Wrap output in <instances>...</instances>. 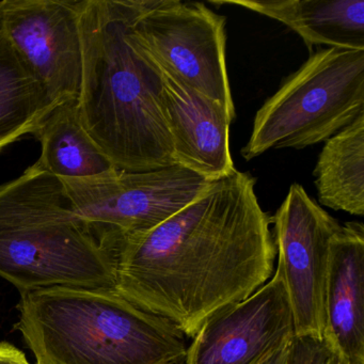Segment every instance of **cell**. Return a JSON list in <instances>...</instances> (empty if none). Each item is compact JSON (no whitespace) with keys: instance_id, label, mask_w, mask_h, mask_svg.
<instances>
[{"instance_id":"obj_12","label":"cell","mask_w":364,"mask_h":364,"mask_svg":"<svg viewBox=\"0 0 364 364\" xmlns=\"http://www.w3.org/2000/svg\"><path fill=\"white\" fill-rule=\"evenodd\" d=\"M323 336L348 364H364V225L349 221L332 238Z\"/></svg>"},{"instance_id":"obj_20","label":"cell","mask_w":364,"mask_h":364,"mask_svg":"<svg viewBox=\"0 0 364 364\" xmlns=\"http://www.w3.org/2000/svg\"><path fill=\"white\" fill-rule=\"evenodd\" d=\"M28 364H31V363H28Z\"/></svg>"},{"instance_id":"obj_1","label":"cell","mask_w":364,"mask_h":364,"mask_svg":"<svg viewBox=\"0 0 364 364\" xmlns=\"http://www.w3.org/2000/svg\"><path fill=\"white\" fill-rule=\"evenodd\" d=\"M257 180L234 170L150 231L116 250L114 291L193 338L215 313L237 304L272 276V217Z\"/></svg>"},{"instance_id":"obj_18","label":"cell","mask_w":364,"mask_h":364,"mask_svg":"<svg viewBox=\"0 0 364 364\" xmlns=\"http://www.w3.org/2000/svg\"><path fill=\"white\" fill-rule=\"evenodd\" d=\"M26 355L7 342H0V364H28Z\"/></svg>"},{"instance_id":"obj_2","label":"cell","mask_w":364,"mask_h":364,"mask_svg":"<svg viewBox=\"0 0 364 364\" xmlns=\"http://www.w3.org/2000/svg\"><path fill=\"white\" fill-rule=\"evenodd\" d=\"M146 0H82L80 121L116 166L144 172L176 165L161 106L163 74L133 31Z\"/></svg>"},{"instance_id":"obj_5","label":"cell","mask_w":364,"mask_h":364,"mask_svg":"<svg viewBox=\"0 0 364 364\" xmlns=\"http://www.w3.org/2000/svg\"><path fill=\"white\" fill-rule=\"evenodd\" d=\"M363 112L364 50H319L259 108L242 156L314 146Z\"/></svg>"},{"instance_id":"obj_11","label":"cell","mask_w":364,"mask_h":364,"mask_svg":"<svg viewBox=\"0 0 364 364\" xmlns=\"http://www.w3.org/2000/svg\"><path fill=\"white\" fill-rule=\"evenodd\" d=\"M163 74L161 106L176 165L210 182L235 170L230 151V125L235 120L217 102Z\"/></svg>"},{"instance_id":"obj_6","label":"cell","mask_w":364,"mask_h":364,"mask_svg":"<svg viewBox=\"0 0 364 364\" xmlns=\"http://www.w3.org/2000/svg\"><path fill=\"white\" fill-rule=\"evenodd\" d=\"M60 181L74 212L114 255L125 238L154 229L212 183L180 165Z\"/></svg>"},{"instance_id":"obj_9","label":"cell","mask_w":364,"mask_h":364,"mask_svg":"<svg viewBox=\"0 0 364 364\" xmlns=\"http://www.w3.org/2000/svg\"><path fill=\"white\" fill-rule=\"evenodd\" d=\"M82 0H3L0 28L54 106L78 101Z\"/></svg>"},{"instance_id":"obj_8","label":"cell","mask_w":364,"mask_h":364,"mask_svg":"<svg viewBox=\"0 0 364 364\" xmlns=\"http://www.w3.org/2000/svg\"><path fill=\"white\" fill-rule=\"evenodd\" d=\"M272 223L277 270L289 297L295 336H323L331 242L342 225L299 184L289 187Z\"/></svg>"},{"instance_id":"obj_7","label":"cell","mask_w":364,"mask_h":364,"mask_svg":"<svg viewBox=\"0 0 364 364\" xmlns=\"http://www.w3.org/2000/svg\"><path fill=\"white\" fill-rule=\"evenodd\" d=\"M227 20L205 4L146 0L134 35L164 73L217 102L236 118L228 74Z\"/></svg>"},{"instance_id":"obj_3","label":"cell","mask_w":364,"mask_h":364,"mask_svg":"<svg viewBox=\"0 0 364 364\" xmlns=\"http://www.w3.org/2000/svg\"><path fill=\"white\" fill-rule=\"evenodd\" d=\"M16 328L38 364H182L185 334L114 289L53 287L21 294Z\"/></svg>"},{"instance_id":"obj_4","label":"cell","mask_w":364,"mask_h":364,"mask_svg":"<svg viewBox=\"0 0 364 364\" xmlns=\"http://www.w3.org/2000/svg\"><path fill=\"white\" fill-rule=\"evenodd\" d=\"M116 255L74 212L39 161L0 184V277L21 294L53 287L114 289Z\"/></svg>"},{"instance_id":"obj_16","label":"cell","mask_w":364,"mask_h":364,"mask_svg":"<svg viewBox=\"0 0 364 364\" xmlns=\"http://www.w3.org/2000/svg\"><path fill=\"white\" fill-rule=\"evenodd\" d=\"M55 107L0 28V151L35 136Z\"/></svg>"},{"instance_id":"obj_19","label":"cell","mask_w":364,"mask_h":364,"mask_svg":"<svg viewBox=\"0 0 364 364\" xmlns=\"http://www.w3.org/2000/svg\"><path fill=\"white\" fill-rule=\"evenodd\" d=\"M291 344V343H289ZM289 344L276 351L261 364H287V355H289Z\"/></svg>"},{"instance_id":"obj_14","label":"cell","mask_w":364,"mask_h":364,"mask_svg":"<svg viewBox=\"0 0 364 364\" xmlns=\"http://www.w3.org/2000/svg\"><path fill=\"white\" fill-rule=\"evenodd\" d=\"M35 137L41 142L39 163L60 180L93 178L117 170L82 127L77 101L55 107Z\"/></svg>"},{"instance_id":"obj_13","label":"cell","mask_w":364,"mask_h":364,"mask_svg":"<svg viewBox=\"0 0 364 364\" xmlns=\"http://www.w3.org/2000/svg\"><path fill=\"white\" fill-rule=\"evenodd\" d=\"M235 5L274 18L301 37L309 50L327 46L364 50V0H235Z\"/></svg>"},{"instance_id":"obj_15","label":"cell","mask_w":364,"mask_h":364,"mask_svg":"<svg viewBox=\"0 0 364 364\" xmlns=\"http://www.w3.org/2000/svg\"><path fill=\"white\" fill-rule=\"evenodd\" d=\"M321 205L364 215V112L326 140L313 170Z\"/></svg>"},{"instance_id":"obj_10","label":"cell","mask_w":364,"mask_h":364,"mask_svg":"<svg viewBox=\"0 0 364 364\" xmlns=\"http://www.w3.org/2000/svg\"><path fill=\"white\" fill-rule=\"evenodd\" d=\"M293 315L280 272L242 301L206 319L185 364H261L291 342Z\"/></svg>"},{"instance_id":"obj_17","label":"cell","mask_w":364,"mask_h":364,"mask_svg":"<svg viewBox=\"0 0 364 364\" xmlns=\"http://www.w3.org/2000/svg\"><path fill=\"white\" fill-rule=\"evenodd\" d=\"M287 364H348L344 355L325 336H294Z\"/></svg>"}]
</instances>
